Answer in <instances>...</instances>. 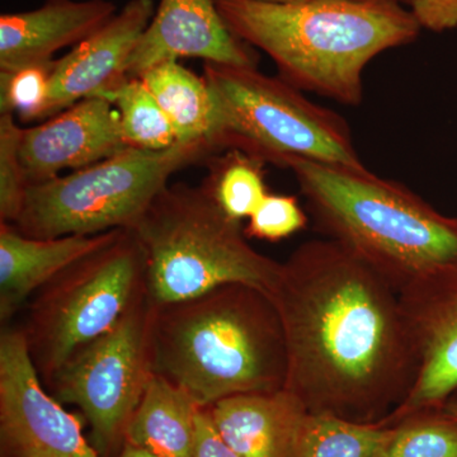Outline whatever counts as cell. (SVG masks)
<instances>
[{"instance_id": "obj_20", "label": "cell", "mask_w": 457, "mask_h": 457, "mask_svg": "<svg viewBox=\"0 0 457 457\" xmlns=\"http://www.w3.org/2000/svg\"><path fill=\"white\" fill-rule=\"evenodd\" d=\"M392 426L329 413H308L291 457H380Z\"/></svg>"}, {"instance_id": "obj_14", "label": "cell", "mask_w": 457, "mask_h": 457, "mask_svg": "<svg viewBox=\"0 0 457 457\" xmlns=\"http://www.w3.org/2000/svg\"><path fill=\"white\" fill-rule=\"evenodd\" d=\"M180 57L212 64L257 66L254 51L222 20L215 0H161L128 65L129 78Z\"/></svg>"}, {"instance_id": "obj_8", "label": "cell", "mask_w": 457, "mask_h": 457, "mask_svg": "<svg viewBox=\"0 0 457 457\" xmlns=\"http://www.w3.org/2000/svg\"><path fill=\"white\" fill-rule=\"evenodd\" d=\"M145 297L146 255L134 230L120 231L33 295L22 329L44 384Z\"/></svg>"}, {"instance_id": "obj_7", "label": "cell", "mask_w": 457, "mask_h": 457, "mask_svg": "<svg viewBox=\"0 0 457 457\" xmlns=\"http://www.w3.org/2000/svg\"><path fill=\"white\" fill-rule=\"evenodd\" d=\"M216 154L207 140L158 152L126 147L98 163L29 186L12 225L38 239L134 230L177 171Z\"/></svg>"}, {"instance_id": "obj_27", "label": "cell", "mask_w": 457, "mask_h": 457, "mask_svg": "<svg viewBox=\"0 0 457 457\" xmlns=\"http://www.w3.org/2000/svg\"><path fill=\"white\" fill-rule=\"evenodd\" d=\"M408 5L420 29L432 32L457 29V0H411Z\"/></svg>"}, {"instance_id": "obj_13", "label": "cell", "mask_w": 457, "mask_h": 457, "mask_svg": "<svg viewBox=\"0 0 457 457\" xmlns=\"http://www.w3.org/2000/svg\"><path fill=\"white\" fill-rule=\"evenodd\" d=\"M129 147L120 117L107 99H83L49 121L23 129L21 161L29 186L65 170H82Z\"/></svg>"}, {"instance_id": "obj_5", "label": "cell", "mask_w": 457, "mask_h": 457, "mask_svg": "<svg viewBox=\"0 0 457 457\" xmlns=\"http://www.w3.org/2000/svg\"><path fill=\"white\" fill-rule=\"evenodd\" d=\"M146 255V299L154 308L245 284L269 291L282 262L249 245L242 221L216 203L206 183H174L134 228Z\"/></svg>"}, {"instance_id": "obj_32", "label": "cell", "mask_w": 457, "mask_h": 457, "mask_svg": "<svg viewBox=\"0 0 457 457\" xmlns=\"http://www.w3.org/2000/svg\"><path fill=\"white\" fill-rule=\"evenodd\" d=\"M396 2L404 3V4H409V2H411V0H396Z\"/></svg>"}, {"instance_id": "obj_6", "label": "cell", "mask_w": 457, "mask_h": 457, "mask_svg": "<svg viewBox=\"0 0 457 457\" xmlns=\"http://www.w3.org/2000/svg\"><path fill=\"white\" fill-rule=\"evenodd\" d=\"M213 101L212 144L240 150L264 164L287 167L293 159L365 165L341 114L314 104L303 90L257 66L204 62Z\"/></svg>"}, {"instance_id": "obj_12", "label": "cell", "mask_w": 457, "mask_h": 457, "mask_svg": "<svg viewBox=\"0 0 457 457\" xmlns=\"http://www.w3.org/2000/svg\"><path fill=\"white\" fill-rule=\"evenodd\" d=\"M154 14L153 0H130L101 29L56 60L42 120L121 86L129 78L132 53Z\"/></svg>"}, {"instance_id": "obj_22", "label": "cell", "mask_w": 457, "mask_h": 457, "mask_svg": "<svg viewBox=\"0 0 457 457\" xmlns=\"http://www.w3.org/2000/svg\"><path fill=\"white\" fill-rule=\"evenodd\" d=\"M210 161L212 174L204 180L216 203L234 220L251 218L269 194L264 182L263 162L240 150H225Z\"/></svg>"}, {"instance_id": "obj_31", "label": "cell", "mask_w": 457, "mask_h": 457, "mask_svg": "<svg viewBox=\"0 0 457 457\" xmlns=\"http://www.w3.org/2000/svg\"><path fill=\"white\" fill-rule=\"evenodd\" d=\"M258 2L278 3V4H288V3L305 2V0H258Z\"/></svg>"}, {"instance_id": "obj_15", "label": "cell", "mask_w": 457, "mask_h": 457, "mask_svg": "<svg viewBox=\"0 0 457 457\" xmlns=\"http://www.w3.org/2000/svg\"><path fill=\"white\" fill-rule=\"evenodd\" d=\"M116 14L108 0H46L40 8L0 16V73L50 64L57 51L77 46Z\"/></svg>"}, {"instance_id": "obj_29", "label": "cell", "mask_w": 457, "mask_h": 457, "mask_svg": "<svg viewBox=\"0 0 457 457\" xmlns=\"http://www.w3.org/2000/svg\"><path fill=\"white\" fill-rule=\"evenodd\" d=\"M117 457H164L152 451L141 449V447L134 446V445H123L121 453Z\"/></svg>"}, {"instance_id": "obj_3", "label": "cell", "mask_w": 457, "mask_h": 457, "mask_svg": "<svg viewBox=\"0 0 457 457\" xmlns=\"http://www.w3.org/2000/svg\"><path fill=\"white\" fill-rule=\"evenodd\" d=\"M152 360L154 374L203 408L240 394L279 392L287 380L278 308L267 291L245 284L154 308Z\"/></svg>"}, {"instance_id": "obj_18", "label": "cell", "mask_w": 457, "mask_h": 457, "mask_svg": "<svg viewBox=\"0 0 457 457\" xmlns=\"http://www.w3.org/2000/svg\"><path fill=\"white\" fill-rule=\"evenodd\" d=\"M201 409L191 394L154 374L126 429L125 444L164 457H192Z\"/></svg>"}, {"instance_id": "obj_2", "label": "cell", "mask_w": 457, "mask_h": 457, "mask_svg": "<svg viewBox=\"0 0 457 457\" xmlns=\"http://www.w3.org/2000/svg\"><path fill=\"white\" fill-rule=\"evenodd\" d=\"M230 31L267 54L278 77L345 106L363 101L376 56L416 41L420 26L396 0H215Z\"/></svg>"}, {"instance_id": "obj_17", "label": "cell", "mask_w": 457, "mask_h": 457, "mask_svg": "<svg viewBox=\"0 0 457 457\" xmlns=\"http://www.w3.org/2000/svg\"><path fill=\"white\" fill-rule=\"evenodd\" d=\"M222 440L237 457H291L309 411L299 398L275 393L240 394L209 407Z\"/></svg>"}, {"instance_id": "obj_1", "label": "cell", "mask_w": 457, "mask_h": 457, "mask_svg": "<svg viewBox=\"0 0 457 457\" xmlns=\"http://www.w3.org/2000/svg\"><path fill=\"white\" fill-rule=\"evenodd\" d=\"M284 326L285 389L309 413L384 423L408 398L420 360L399 293L333 240L303 243L269 291Z\"/></svg>"}, {"instance_id": "obj_11", "label": "cell", "mask_w": 457, "mask_h": 457, "mask_svg": "<svg viewBox=\"0 0 457 457\" xmlns=\"http://www.w3.org/2000/svg\"><path fill=\"white\" fill-rule=\"evenodd\" d=\"M420 371L416 384L383 425L441 409L457 393V258L429 270L399 291Z\"/></svg>"}, {"instance_id": "obj_10", "label": "cell", "mask_w": 457, "mask_h": 457, "mask_svg": "<svg viewBox=\"0 0 457 457\" xmlns=\"http://www.w3.org/2000/svg\"><path fill=\"white\" fill-rule=\"evenodd\" d=\"M22 327L0 332L2 457H101L79 418L46 393Z\"/></svg>"}, {"instance_id": "obj_24", "label": "cell", "mask_w": 457, "mask_h": 457, "mask_svg": "<svg viewBox=\"0 0 457 457\" xmlns=\"http://www.w3.org/2000/svg\"><path fill=\"white\" fill-rule=\"evenodd\" d=\"M23 129L13 113H0V221L14 224L29 188L21 161Z\"/></svg>"}, {"instance_id": "obj_30", "label": "cell", "mask_w": 457, "mask_h": 457, "mask_svg": "<svg viewBox=\"0 0 457 457\" xmlns=\"http://www.w3.org/2000/svg\"><path fill=\"white\" fill-rule=\"evenodd\" d=\"M444 409L447 414H450L451 417L455 418L457 420V393L453 394V395L447 400L446 404L444 405Z\"/></svg>"}, {"instance_id": "obj_4", "label": "cell", "mask_w": 457, "mask_h": 457, "mask_svg": "<svg viewBox=\"0 0 457 457\" xmlns=\"http://www.w3.org/2000/svg\"><path fill=\"white\" fill-rule=\"evenodd\" d=\"M314 227L402 290L457 258V216L445 215L396 180L365 165L293 159Z\"/></svg>"}, {"instance_id": "obj_21", "label": "cell", "mask_w": 457, "mask_h": 457, "mask_svg": "<svg viewBox=\"0 0 457 457\" xmlns=\"http://www.w3.org/2000/svg\"><path fill=\"white\" fill-rule=\"evenodd\" d=\"M101 98L116 108L123 140L129 147L158 152L176 145L170 119L139 78H128Z\"/></svg>"}, {"instance_id": "obj_23", "label": "cell", "mask_w": 457, "mask_h": 457, "mask_svg": "<svg viewBox=\"0 0 457 457\" xmlns=\"http://www.w3.org/2000/svg\"><path fill=\"white\" fill-rule=\"evenodd\" d=\"M380 457H457V420L444 408L404 418L392 426Z\"/></svg>"}, {"instance_id": "obj_25", "label": "cell", "mask_w": 457, "mask_h": 457, "mask_svg": "<svg viewBox=\"0 0 457 457\" xmlns=\"http://www.w3.org/2000/svg\"><path fill=\"white\" fill-rule=\"evenodd\" d=\"M54 62L0 73V113H13L27 122L42 120Z\"/></svg>"}, {"instance_id": "obj_9", "label": "cell", "mask_w": 457, "mask_h": 457, "mask_svg": "<svg viewBox=\"0 0 457 457\" xmlns=\"http://www.w3.org/2000/svg\"><path fill=\"white\" fill-rule=\"evenodd\" d=\"M153 312L146 297L141 300L112 329L75 351L46 385L62 404L80 409L101 457L121 453L126 429L154 375Z\"/></svg>"}, {"instance_id": "obj_19", "label": "cell", "mask_w": 457, "mask_h": 457, "mask_svg": "<svg viewBox=\"0 0 457 457\" xmlns=\"http://www.w3.org/2000/svg\"><path fill=\"white\" fill-rule=\"evenodd\" d=\"M139 79L170 119L177 143H212L213 101L204 77L170 60L147 69Z\"/></svg>"}, {"instance_id": "obj_28", "label": "cell", "mask_w": 457, "mask_h": 457, "mask_svg": "<svg viewBox=\"0 0 457 457\" xmlns=\"http://www.w3.org/2000/svg\"><path fill=\"white\" fill-rule=\"evenodd\" d=\"M192 457H237L213 425L209 408H203L198 413L196 441Z\"/></svg>"}, {"instance_id": "obj_26", "label": "cell", "mask_w": 457, "mask_h": 457, "mask_svg": "<svg viewBox=\"0 0 457 457\" xmlns=\"http://www.w3.org/2000/svg\"><path fill=\"white\" fill-rule=\"evenodd\" d=\"M309 215L293 195L267 194L248 219L245 236L278 243L295 236L308 225Z\"/></svg>"}, {"instance_id": "obj_16", "label": "cell", "mask_w": 457, "mask_h": 457, "mask_svg": "<svg viewBox=\"0 0 457 457\" xmlns=\"http://www.w3.org/2000/svg\"><path fill=\"white\" fill-rule=\"evenodd\" d=\"M121 230L38 239L0 222V320L7 324L33 295L75 262L112 242Z\"/></svg>"}]
</instances>
